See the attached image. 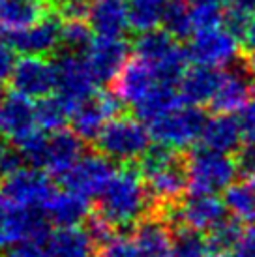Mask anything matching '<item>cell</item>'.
Here are the masks:
<instances>
[{
  "label": "cell",
  "instance_id": "f5cc1de1",
  "mask_svg": "<svg viewBox=\"0 0 255 257\" xmlns=\"http://www.w3.org/2000/svg\"><path fill=\"white\" fill-rule=\"evenodd\" d=\"M0 4H2V0H0Z\"/></svg>",
  "mask_w": 255,
  "mask_h": 257
},
{
  "label": "cell",
  "instance_id": "836d02e7",
  "mask_svg": "<svg viewBox=\"0 0 255 257\" xmlns=\"http://www.w3.org/2000/svg\"><path fill=\"white\" fill-rule=\"evenodd\" d=\"M242 233V221L234 220V218H225V220L218 223L212 231H208L206 235V242H208V250L210 251H233L236 242L240 240Z\"/></svg>",
  "mask_w": 255,
  "mask_h": 257
},
{
  "label": "cell",
  "instance_id": "1f68e13d",
  "mask_svg": "<svg viewBox=\"0 0 255 257\" xmlns=\"http://www.w3.org/2000/svg\"><path fill=\"white\" fill-rule=\"evenodd\" d=\"M163 30H167L175 40H186L195 32L191 19V6L184 0H171L162 19Z\"/></svg>",
  "mask_w": 255,
  "mask_h": 257
},
{
  "label": "cell",
  "instance_id": "5b68a950",
  "mask_svg": "<svg viewBox=\"0 0 255 257\" xmlns=\"http://www.w3.org/2000/svg\"><path fill=\"white\" fill-rule=\"evenodd\" d=\"M49 218L42 210L23 208L0 192V250H10L21 242H47Z\"/></svg>",
  "mask_w": 255,
  "mask_h": 257
},
{
  "label": "cell",
  "instance_id": "b9f144b4",
  "mask_svg": "<svg viewBox=\"0 0 255 257\" xmlns=\"http://www.w3.org/2000/svg\"><path fill=\"white\" fill-rule=\"evenodd\" d=\"M238 122H240L242 139L246 141V145H255V101L242 109Z\"/></svg>",
  "mask_w": 255,
  "mask_h": 257
},
{
  "label": "cell",
  "instance_id": "6da1fadb",
  "mask_svg": "<svg viewBox=\"0 0 255 257\" xmlns=\"http://www.w3.org/2000/svg\"><path fill=\"white\" fill-rule=\"evenodd\" d=\"M150 201L152 214L163 216L169 208L178 205L184 193L190 190L186 154L180 150L156 143L145 152V156L137 162Z\"/></svg>",
  "mask_w": 255,
  "mask_h": 257
},
{
  "label": "cell",
  "instance_id": "ac0fdd59",
  "mask_svg": "<svg viewBox=\"0 0 255 257\" xmlns=\"http://www.w3.org/2000/svg\"><path fill=\"white\" fill-rule=\"evenodd\" d=\"M36 105L21 94H8L0 105V137L19 143L36 132Z\"/></svg>",
  "mask_w": 255,
  "mask_h": 257
},
{
  "label": "cell",
  "instance_id": "ab89813d",
  "mask_svg": "<svg viewBox=\"0 0 255 257\" xmlns=\"http://www.w3.org/2000/svg\"><path fill=\"white\" fill-rule=\"evenodd\" d=\"M57 12L66 21H85V19H88L90 2H86V0H60L57 4Z\"/></svg>",
  "mask_w": 255,
  "mask_h": 257
},
{
  "label": "cell",
  "instance_id": "f907efd6",
  "mask_svg": "<svg viewBox=\"0 0 255 257\" xmlns=\"http://www.w3.org/2000/svg\"><path fill=\"white\" fill-rule=\"evenodd\" d=\"M4 86H2V81H0V105H2V101H4Z\"/></svg>",
  "mask_w": 255,
  "mask_h": 257
},
{
  "label": "cell",
  "instance_id": "681fc988",
  "mask_svg": "<svg viewBox=\"0 0 255 257\" xmlns=\"http://www.w3.org/2000/svg\"><path fill=\"white\" fill-rule=\"evenodd\" d=\"M206 257H233V253H229V251H210V255Z\"/></svg>",
  "mask_w": 255,
  "mask_h": 257
},
{
  "label": "cell",
  "instance_id": "f1b7e54d",
  "mask_svg": "<svg viewBox=\"0 0 255 257\" xmlns=\"http://www.w3.org/2000/svg\"><path fill=\"white\" fill-rule=\"evenodd\" d=\"M227 212L242 223H255V184L249 180L236 182L223 195Z\"/></svg>",
  "mask_w": 255,
  "mask_h": 257
},
{
  "label": "cell",
  "instance_id": "5bb4252c",
  "mask_svg": "<svg viewBox=\"0 0 255 257\" xmlns=\"http://www.w3.org/2000/svg\"><path fill=\"white\" fill-rule=\"evenodd\" d=\"M114 173L111 160L103 154H85L60 180L66 190L88 199L103 193Z\"/></svg>",
  "mask_w": 255,
  "mask_h": 257
},
{
  "label": "cell",
  "instance_id": "8fae6325",
  "mask_svg": "<svg viewBox=\"0 0 255 257\" xmlns=\"http://www.w3.org/2000/svg\"><path fill=\"white\" fill-rule=\"evenodd\" d=\"M124 103L114 92L99 90L73 109L71 128L83 141H96L109 120L122 114Z\"/></svg>",
  "mask_w": 255,
  "mask_h": 257
},
{
  "label": "cell",
  "instance_id": "52a82bcc",
  "mask_svg": "<svg viewBox=\"0 0 255 257\" xmlns=\"http://www.w3.org/2000/svg\"><path fill=\"white\" fill-rule=\"evenodd\" d=\"M255 92V70L248 57L234 60L221 77L220 88L214 96L210 107L218 114H233L249 103Z\"/></svg>",
  "mask_w": 255,
  "mask_h": 257
},
{
  "label": "cell",
  "instance_id": "7bdbcfd3",
  "mask_svg": "<svg viewBox=\"0 0 255 257\" xmlns=\"http://www.w3.org/2000/svg\"><path fill=\"white\" fill-rule=\"evenodd\" d=\"M233 257H255V223L244 229L240 240L233 248Z\"/></svg>",
  "mask_w": 255,
  "mask_h": 257
},
{
  "label": "cell",
  "instance_id": "2e32d148",
  "mask_svg": "<svg viewBox=\"0 0 255 257\" xmlns=\"http://www.w3.org/2000/svg\"><path fill=\"white\" fill-rule=\"evenodd\" d=\"M130 45L124 38L98 36L86 49L85 58L98 83H113L128 64Z\"/></svg>",
  "mask_w": 255,
  "mask_h": 257
},
{
  "label": "cell",
  "instance_id": "4dcf8cb0",
  "mask_svg": "<svg viewBox=\"0 0 255 257\" xmlns=\"http://www.w3.org/2000/svg\"><path fill=\"white\" fill-rule=\"evenodd\" d=\"M73 107L62 96H47L36 103V122L42 130L47 132H58L64 128V124L71 118Z\"/></svg>",
  "mask_w": 255,
  "mask_h": 257
},
{
  "label": "cell",
  "instance_id": "7a4b0ae2",
  "mask_svg": "<svg viewBox=\"0 0 255 257\" xmlns=\"http://www.w3.org/2000/svg\"><path fill=\"white\" fill-rule=\"evenodd\" d=\"M98 214L111 221L114 227L137 225L143 218L152 214V201L137 165H124L120 171L114 173L99 195Z\"/></svg>",
  "mask_w": 255,
  "mask_h": 257
},
{
  "label": "cell",
  "instance_id": "ffe728a7",
  "mask_svg": "<svg viewBox=\"0 0 255 257\" xmlns=\"http://www.w3.org/2000/svg\"><path fill=\"white\" fill-rule=\"evenodd\" d=\"M134 240L141 257H171L173 225L163 216L149 214L135 225Z\"/></svg>",
  "mask_w": 255,
  "mask_h": 257
},
{
  "label": "cell",
  "instance_id": "d590c367",
  "mask_svg": "<svg viewBox=\"0 0 255 257\" xmlns=\"http://www.w3.org/2000/svg\"><path fill=\"white\" fill-rule=\"evenodd\" d=\"M90 25L86 21H66L62 25V45L66 47V53L73 55H85L90 47L92 40Z\"/></svg>",
  "mask_w": 255,
  "mask_h": 257
},
{
  "label": "cell",
  "instance_id": "bcb514c9",
  "mask_svg": "<svg viewBox=\"0 0 255 257\" xmlns=\"http://www.w3.org/2000/svg\"><path fill=\"white\" fill-rule=\"evenodd\" d=\"M244 42V47L248 51V55H253L255 53V14L251 15V19L248 23V29H246V34L242 38Z\"/></svg>",
  "mask_w": 255,
  "mask_h": 257
},
{
  "label": "cell",
  "instance_id": "cb8c5ba5",
  "mask_svg": "<svg viewBox=\"0 0 255 257\" xmlns=\"http://www.w3.org/2000/svg\"><path fill=\"white\" fill-rule=\"evenodd\" d=\"M49 0H2L0 27L8 34L29 29L49 15Z\"/></svg>",
  "mask_w": 255,
  "mask_h": 257
},
{
  "label": "cell",
  "instance_id": "4fadbf2b",
  "mask_svg": "<svg viewBox=\"0 0 255 257\" xmlns=\"http://www.w3.org/2000/svg\"><path fill=\"white\" fill-rule=\"evenodd\" d=\"M57 75L58 96H62L73 109L96 94L98 79L94 77L86 58L81 55L64 53L57 62Z\"/></svg>",
  "mask_w": 255,
  "mask_h": 257
},
{
  "label": "cell",
  "instance_id": "7c38bea8",
  "mask_svg": "<svg viewBox=\"0 0 255 257\" xmlns=\"http://www.w3.org/2000/svg\"><path fill=\"white\" fill-rule=\"evenodd\" d=\"M10 85L14 92L21 94L29 100H43L57 88L58 75L57 64L45 57H23L15 62Z\"/></svg>",
  "mask_w": 255,
  "mask_h": 257
},
{
  "label": "cell",
  "instance_id": "d6986e66",
  "mask_svg": "<svg viewBox=\"0 0 255 257\" xmlns=\"http://www.w3.org/2000/svg\"><path fill=\"white\" fill-rule=\"evenodd\" d=\"M221 77H223V72H220L218 68L199 64L190 68L178 85V96L182 103L195 105V107L212 103L214 96L220 88Z\"/></svg>",
  "mask_w": 255,
  "mask_h": 257
},
{
  "label": "cell",
  "instance_id": "ee69618b",
  "mask_svg": "<svg viewBox=\"0 0 255 257\" xmlns=\"http://www.w3.org/2000/svg\"><path fill=\"white\" fill-rule=\"evenodd\" d=\"M14 47L10 45V42H4L0 40V81L12 75V70L15 66V55H14Z\"/></svg>",
  "mask_w": 255,
  "mask_h": 257
},
{
  "label": "cell",
  "instance_id": "74e56055",
  "mask_svg": "<svg viewBox=\"0 0 255 257\" xmlns=\"http://www.w3.org/2000/svg\"><path fill=\"white\" fill-rule=\"evenodd\" d=\"M96 257H141V253L137 250L134 238L118 235L113 236L107 244L99 246Z\"/></svg>",
  "mask_w": 255,
  "mask_h": 257
},
{
  "label": "cell",
  "instance_id": "9a60e30c",
  "mask_svg": "<svg viewBox=\"0 0 255 257\" xmlns=\"http://www.w3.org/2000/svg\"><path fill=\"white\" fill-rule=\"evenodd\" d=\"M8 42L25 57H47L62 45V25L57 17L47 15L29 29L10 32Z\"/></svg>",
  "mask_w": 255,
  "mask_h": 257
},
{
  "label": "cell",
  "instance_id": "d4e9b609",
  "mask_svg": "<svg viewBox=\"0 0 255 257\" xmlns=\"http://www.w3.org/2000/svg\"><path fill=\"white\" fill-rule=\"evenodd\" d=\"M45 250L49 257H96V244L90 238L86 229L58 227L51 231L45 242Z\"/></svg>",
  "mask_w": 255,
  "mask_h": 257
},
{
  "label": "cell",
  "instance_id": "e0dca14e",
  "mask_svg": "<svg viewBox=\"0 0 255 257\" xmlns=\"http://www.w3.org/2000/svg\"><path fill=\"white\" fill-rule=\"evenodd\" d=\"M158 85L162 83L158 81L154 68L139 58H132L113 81V92L120 98L124 105L135 107Z\"/></svg>",
  "mask_w": 255,
  "mask_h": 257
},
{
  "label": "cell",
  "instance_id": "277c9868",
  "mask_svg": "<svg viewBox=\"0 0 255 257\" xmlns=\"http://www.w3.org/2000/svg\"><path fill=\"white\" fill-rule=\"evenodd\" d=\"M188 180L193 195H216L231 188L238 175L236 160L206 147L191 149L186 154Z\"/></svg>",
  "mask_w": 255,
  "mask_h": 257
},
{
  "label": "cell",
  "instance_id": "4316f807",
  "mask_svg": "<svg viewBox=\"0 0 255 257\" xmlns=\"http://www.w3.org/2000/svg\"><path fill=\"white\" fill-rule=\"evenodd\" d=\"M175 47H177L175 38L163 29H152L141 32L134 42L135 58H139L150 66L160 64L163 58L173 53Z\"/></svg>",
  "mask_w": 255,
  "mask_h": 257
},
{
  "label": "cell",
  "instance_id": "db71d44e",
  "mask_svg": "<svg viewBox=\"0 0 255 257\" xmlns=\"http://www.w3.org/2000/svg\"><path fill=\"white\" fill-rule=\"evenodd\" d=\"M57 2H60V0H57Z\"/></svg>",
  "mask_w": 255,
  "mask_h": 257
},
{
  "label": "cell",
  "instance_id": "9c48e42d",
  "mask_svg": "<svg viewBox=\"0 0 255 257\" xmlns=\"http://www.w3.org/2000/svg\"><path fill=\"white\" fill-rule=\"evenodd\" d=\"M0 192L17 207L42 210L57 190L47 173L34 169V167H30V169L21 167V169L2 177Z\"/></svg>",
  "mask_w": 255,
  "mask_h": 257
},
{
  "label": "cell",
  "instance_id": "c3c4849f",
  "mask_svg": "<svg viewBox=\"0 0 255 257\" xmlns=\"http://www.w3.org/2000/svg\"><path fill=\"white\" fill-rule=\"evenodd\" d=\"M8 147L6 145H4V139H2V137H0V164H2V160H4V156H6L8 154Z\"/></svg>",
  "mask_w": 255,
  "mask_h": 257
},
{
  "label": "cell",
  "instance_id": "83f0119b",
  "mask_svg": "<svg viewBox=\"0 0 255 257\" xmlns=\"http://www.w3.org/2000/svg\"><path fill=\"white\" fill-rule=\"evenodd\" d=\"M182 105V100L178 92L175 90V86H165L158 85L152 92L145 98L143 101H139L135 105V116L139 120L150 124L152 120H156L158 116L169 113L173 109H177Z\"/></svg>",
  "mask_w": 255,
  "mask_h": 257
},
{
  "label": "cell",
  "instance_id": "d6a6232c",
  "mask_svg": "<svg viewBox=\"0 0 255 257\" xmlns=\"http://www.w3.org/2000/svg\"><path fill=\"white\" fill-rule=\"evenodd\" d=\"M208 251L206 236L201 235V231L190 227L173 229L171 257H206Z\"/></svg>",
  "mask_w": 255,
  "mask_h": 257
},
{
  "label": "cell",
  "instance_id": "11a10c76",
  "mask_svg": "<svg viewBox=\"0 0 255 257\" xmlns=\"http://www.w3.org/2000/svg\"><path fill=\"white\" fill-rule=\"evenodd\" d=\"M184 2H186V0H184Z\"/></svg>",
  "mask_w": 255,
  "mask_h": 257
},
{
  "label": "cell",
  "instance_id": "f6af8a7d",
  "mask_svg": "<svg viewBox=\"0 0 255 257\" xmlns=\"http://www.w3.org/2000/svg\"><path fill=\"white\" fill-rule=\"evenodd\" d=\"M6 257H49L47 250H43L42 244L38 242H21L10 248Z\"/></svg>",
  "mask_w": 255,
  "mask_h": 257
},
{
  "label": "cell",
  "instance_id": "30bf717a",
  "mask_svg": "<svg viewBox=\"0 0 255 257\" xmlns=\"http://www.w3.org/2000/svg\"><path fill=\"white\" fill-rule=\"evenodd\" d=\"M186 51L193 64L210 66V68L231 66L234 60L240 58L238 38H234L225 27L197 30Z\"/></svg>",
  "mask_w": 255,
  "mask_h": 257
},
{
  "label": "cell",
  "instance_id": "484cf974",
  "mask_svg": "<svg viewBox=\"0 0 255 257\" xmlns=\"http://www.w3.org/2000/svg\"><path fill=\"white\" fill-rule=\"evenodd\" d=\"M242 130L238 118L231 114H218L214 118H208L205 126V132L201 136V145L210 150L231 154L240 147Z\"/></svg>",
  "mask_w": 255,
  "mask_h": 257
},
{
  "label": "cell",
  "instance_id": "f35d334b",
  "mask_svg": "<svg viewBox=\"0 0 255 257\" xmlns=\"http://www.w3.org/2000/svg\"><path fill=\"white\" fill-rule=\"evenodd\" d=\"M85 223H86V231H88L90 238L96 244V248L107 244L114 236V225L111 221H107L103 216H99L98 212L94 216H90Z\"/></svg>",
  "mask_w": 255,
  "mask_h": 257
},
{
  "label": "cell",
  "instance_id": "8d00e7d4",
  "mask_svg": "<svg viewBox=\"0 0 255 257\" xmlns=\"http://www.w3.org/2000/svg\"><path fill=\"white\" fill-rule=\"evenodd\" d=\"M47 141H49L47 136L34 132L17 143V152L21 154L25 164H29L34 169H43L47 160Z\"/></svg>",
  "mask_w": 255,
  "mask_h": 257
},
{
  "label": "cell",
  "instance_id": "7dc6e473",
  "mask_svg": "<svg viewBox=\"0 0 255 257\" xmlns=\"http://www.w3.org/2000/svg\"><path fill=\"white\" fill-rule=\"evenodd\" d=\"M229 8L233 10H238L242 14L253 15L255 14V0H227Z\"/></svg>",
  "mask_w": 255,
  "mask_h": 257
},
{
  "label": "cell",
  "instance_id": "ba28073f",
  "mask_svg": "<svg viewBox=\"0 0 255 257\" xmlns=\"http://www.w3.org/2000/svg\"><path fill=\"white\" fill-rule=\"evenodd\" d=\"M225 201L216 195H193L182 199L178 205L169 208L163 218H167L173 229L190 227L195 231H212L218 223L227 218Z\"/></svg>",
  "mask_w": 255,
  "mask_h": 257
},
{
  "label": "cell",
  "instance_id": "8992f818",
  "mask_svg": "<svg viewBox=\"0 0 255 257\" xmlns=\"http://www.w3.org/2000/svg\"><path fill=\"white\" fill-rule=\"evenodd\" d=\"M206 122L208 116L201 107L180 105L150 122L149 132L156 143L180 150L201 139Z\"/></svg>",
  "mask_w": 255,
  "mask_h": 257
},
{
  "label": "cell",
  "instance_id": "7402d4cb",
  "mask_svg": "<svg viewBox=\"0 0 255 257\" xmlns=\"http://www.w3.org/2000/svg\"><path fill=\"white\" fill-rule=\"evenodd\" d=\"M42 212L58 227H77L79 223L90 218L88 199L70 190L55 192V195L42 208Z\"/></svg>",
  "mask_w": 255,
  "mask_h": 257
},
{
  "label": "cell",
  "instance_id": "603a6c76",
  "mask_svg": "<svg viewBox=\"0 0 255 257\" xmlns=\"http://www.w3.org/2000/svg\"><path fill=\"white\" fill-rule=\"evenodd\" d=\"M90 29L103 38H122L130 27L128 8L122 0H94L88 12Z\"/></svg>",
  "mask_w": 255,
  "mask_h": 257
},
{
  "label": "cell",
  "instance_id": "3957f363",
  "mask_svg": "<svg viewBox=\"0 0 255 257\" xmlns=\"http://www.w3.org/2000/svg\"><path fill=\"white\" fill-rule=\"evenodd\" d=\"M150 132L137 116L118 114L105 124L98 139L94 141L99 154L111 162L130 165L139 162L150 149Z\"/></svg>",
  "mask_w": 255,
  "mask_h": 257
},
{
  "label": "cell",
  "instance_id": "f546056e",
  "mask_svg": "<svg viewBox=\"0 0 255 257\" xmlns=\"http://www.w3.org/2000/svg\"><path fill=\"white\" fill-rule=\"evenodd\" d=\"M169 0H128V21L135 32H147L162 23Z\"/></svg>",
  "mask_w": 255,
  "mask_h": 257
},
{
  "label": "cell",
  "instance_id": "60d3db41",
  "mask_svg": "<svg viewBox=\"0 0 255 257\" xmlns=\"http://www.w3.org/2000/svg\"><path fill=\"white\" fill-rule=\"evenodd\" d=\"M236 167H238V175L244 180L255 179V145H246L236 154Z\"/></svg>",
  "mask_w": 255,
  "mask_h": 257
},
{
  "label": "cell",
  "instance_id": "e575fe53",
  "mask_svg": "<svg viewBox=\"0 0 255 257\" xmlns=\"http://www.w3.org/2000/svg\"><path fill=\"white\" fill-rule=\"evenodd\" d=\"M223 2L221 0H193L191 4V19H193V27L195 32L197 30L216 29L223 25Z\"/></svg>",
  "mask_w": 255,
  "mask_h": 257
},
{
  "label": "cell",
  "instance_id": "816d5d0a",
  "mask_svg": "<svg viewBox=\"0 0 255 257\" xmlns=\"http://www.w3.org/2000/svg\"><path fill=\"white\" fill-rule=\"evenodd\" d=\"M248 58H249V62H251V66H253V70H255V53L253 55H248Z\"/></svg>",
  "mask_w": 255,
  "mask_h": 257
},
{
  "label": "cell",
  "instance_id": "44dd1931",
  "mask_svg": "<svg viewBox=\"0 0 255 257\" xmlns=\"http://www.w3.org/2000/svg\"><path fill=\"white\" fill-rule=\"evenodd\" d=\"M85 150V141L71 130H58L53 136H49L47 141V160H45V169L62 179L66 173L70 171L73 165L77 164Z\"/></svg>",
  "mask_w": 255,
  "mask_h": 257
}]
</instances>
